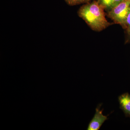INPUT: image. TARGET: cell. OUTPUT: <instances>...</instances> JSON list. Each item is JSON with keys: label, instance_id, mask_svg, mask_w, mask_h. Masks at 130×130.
Returning <instances> with one entry per match:
<instances>
[{"label": "cell", "instance_id": "obj_1", "mask_svg": "<svg viewBox=\"0 0 130 130\" xmlns=\"http://www.w3.org/2000/svg\"><path fill=\"white\" fill-rule=\"evenodd\" d=\"M105 10L98 1H94L82 6L78 13L93 30L101 31L113 24L106 19Z\"/></svg>", "mask_w": 130, "mask_h": 130}, {"label": "cell", "instance_id": "obj_2", "mask_svg": "<svg viewBox=\"0 0 130 130\" xmlns=\"http://www.w3.org/2000/svg\"><path fill=\"white\" fill-rule=\"evenodd\" d=\"M130 11V0H124L116 7L108 12L107 16L115 24L125 29L126 19Z\"/></svg>", "mask_w": 130, "mask_h": 130}, {"label": "cell", "instance_id": "obj_3", "mask_svg": "<svg viewBox=\"0 0 130 130\" xmlns=\"http://www.w3.org/2000/svg\"><path fill=\"white\" fill-rule=\"evenodd\" d=\"M101 105L102 104L98 105L96 108L95 114L89 124L87 130H99L105 121L108 119L107 117L109 115L104 116L102 113L103 109L100 110Z\"/></svg>", "mask_w": 130, "mask_h": 130}, {"label": "cell", "instance_id": "obj_4", "mask_svg": "<svg viewBox=\"0 0 130 130\" xmlns=\"http://www.w3.org/2000/svg\"><path fill=\"white\" fill-rule=\"evenodd\" d=\"M120 108L124 112L126 117L130 118V94L124 93L119 96Z\"/></svg>", "mask_w": 130, "mask_h": 130}, {"label": "cell", "instance_id": "obj_5", "mask_svg": "<svg viewBox=\"0 0 130 130\" xmlns=\"http://www.w3.org/2000/svg\"><path fill=\"white\" fill-rule=\"evenodd\" d=\"M124 0H98L100 5L108 12L116 7Z\"/></svg>", "mask_w": 130, "mask_h": 130}, {"label": "cell", "instance_id": "obj_6", "mask_svg": "<svg viewBox=\"0 0 130 130\" xmlns=\"http://www.w3.org/2000/svg\"><path fill=\"white\" fill-rule=\"evenodd\" d=\"M125 43H130V11L126 19V23Z\"/></svg>", "mask_w": 130, "mask_h": 130}, {"label": "cell", "instance_id": "obj_7", "mask_svg": "<svg viewBox=\"0 0 130 130\" xmlns=\"http://www.w3.org/2000/svg\"><path fill=\"white\" fill-rule=\"evenodd\" d=\"M91 0H65L66 2L70 6H75L83 3H88Z\"/></svg>", "mask_w": 130, "mask_h": 130}]
</instances>
